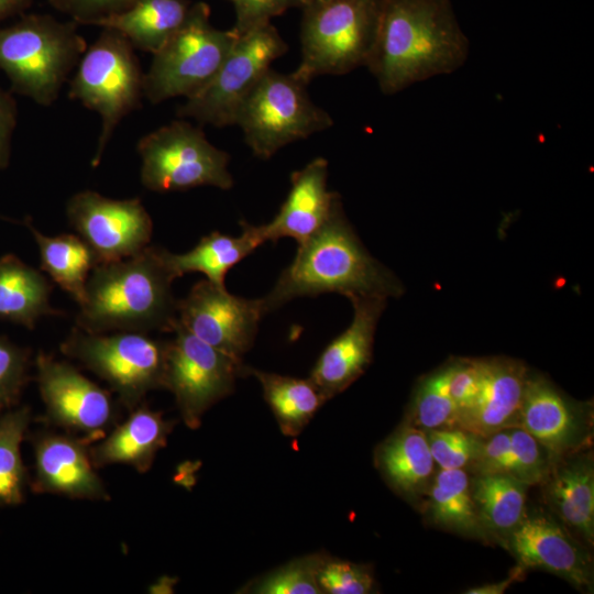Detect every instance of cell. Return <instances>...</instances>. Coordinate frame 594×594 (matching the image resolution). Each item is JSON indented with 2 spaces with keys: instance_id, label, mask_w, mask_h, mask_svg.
Returning <instances> with one entry per match:
<instances>
[{
  "instance_id": "cell-16",
  "label": "cell",
  "mask_w": 594,
  "mask_h": 594,
  "mask_svg": "<svg viewBox=\"0 0 594 594\" xmlns=\"http://www.w3.org/2000/svg\"><path fill=\"white\" fill-rule=\"evenodd\" d=\"M503 544L526 570L541 569L579 590H592L590 554L551 517L526 513Z\"/></svg>"
},
{
  "instance_id": "cell-2",
  "label": "cell",
  "mask_w": 594,
  "mask_h": 594,
  "mask_svg": "<svg viewBox=\"0 0 594 594\" xmlns=\"http://www.w3.org/2000/svg\"><path fill=\"white\" fill-rule=\"evenodd\" d=\"M339 293L353 297H398L403 285L363 246L345 219L341 200L327 221L298 243L293 262L263 297L265 312L302 296Z\"/></svg>"
},
{
  "instance_id": "cell-10",
  "label": "cell",
  "mask_w": 594,
  "mask_h": 594,
  "mask_svg": "<svg viewBox=\"0 0 594 594\" xmlns=\"http://www.w3.org/2000/svg\"><path fill=\"white\" fill-rule=\"evenodd\" d=\"M136 151L141 157V183L151 191H179L200 186L228 190L233 186L229 154L210 143L202 129L184 118L143 135Z\"/></svg>"
},
{
  "instance_id": "cell-13",
  "label": "cell",
  "mask_w": 594,
  "mask_h": 594,
  "mask_svg": "<svg viewBox=\"0 0 594 594\" xmlns=\"http://www.w3.org/2000/svg\"><path fill=\"white\" fill-rule=\"evenodd\" d=\"M35 366L46 422L80 433L89 442L103 438L118 424V404L111 394L74 365L38 352Z\"/></svg>"
},
{
  "instance_id": "cell-21",
  "label": "cell",
  "mask_w": 594,
  "mask_h": 594,
  "mask_svg": "<svg viewBox=\"0 0 594 594\" xmlns=\"http://www.w3.org/2000/svg\"><path fill=\"white\" fill-rule=\"evenodd\" d=\"M327 179L328 162L323 157L292 174L290 190L277 215L258 226L265 242L287 237L301 243L327 221L341 200L337 193L328 190Z\"/></svg>"
},
{
  "instance_id": "cell-18",
  "label": "cell",
  "mask_w": 594,
  "mask_h": 594,
  "mask_svg": "<svg viewBox=\"0 0 594 594\" xmlns=\"http://www.w3.org/2000/svg\"><path fill=\"white\" fill-rule=\"evenodd\" d=\"M590 414L565 397L546 376L528 375L518 426L530 433L552 460L581 451L590 439Z\"/></svg>"
},
{
  "instance_id": "cell-30",
  "label": "cell",
  "mask_w": 594,
  "mask_h": 594,
  "mask_svg": "<svg viewBox=\"0 0 594 594\" xmlns=\"http://www.w3.org/2000/svg\"><path fill=\"white\" fill-rule=\"evenodd\" d=\"M425 495L432 524L461 535L486 538L476 514L471 477L464 469H440Z\"/></svg>"
},
{
  "instance_id": "cell-46",
  "label": "cell",
  "mask_w": 594,
  "mask_h": 594,
  "mask_svg": "<svg viewBox=\"0 0 594 594\" xmlns=\"http://www.w3.org/2000/svg\"><path fill=\"white\" fill-rule=\"evenodd\" d=\"M309 1V0H308Z\"/></svg>"
},
{
  "instance_id": "cell-33",
  "label": "cell",
  "mask_w": 594,
  "mask_h": 594,
  "mask_svg": "<svg viewBox=\"0 0 594 594\" xmlns=\"http://www.w3.org/2000/svg\"><path fill=\"white\" fill-rule=\"evenodd\" d=\"M448 363L417 384L407 424L424 431L457 427L459 411L448 387Z\"/></svg>"
},
{
  "instance_id": "cell-3",
  "label": "cell",
  "mask_w": 594,
  "mask_h": 594,
  "mask_svg": "<svg viewBox=\"0 0 594 594\" xmlns=\"http://www.w3.org/2000/svg\"><path fill=\"white\" fill-rule=\"evenodd\" d=\"M157 246L98 264L90 273L76 327L91 333L116 331L174 332L177 301L175 280Z\"/></svg>"
},
{
  "instance_id": "cell-23",
  "label": "cell",
  "mask_w": 594,
  "mask_h": 594,
  "mask_svg": "<svg viewBox=\"0 0 594 594\" xmlns=\"http://www.w3.org/2000/svg\"><path fill=\"white\" fill-rule=\"evenodd\" d=\"M173 421L145 405L131 410L130 416L90 447V457L96 468L124 464L140 473L147 472L157 452L166 446Z\"/></svg>"
},
{
  "instance_id": "cell-34",
  "label": "cell",
  "mask_w": 594,
  "mask_h": 594,
  "mask_svg": "<svg viewBox=\"0 0 594 594\" xmlns=\"http://www.w3.org/2000/svg\"><path fill=\"white\" fill-rule=\"evenodd\" d=\"M321 554H312L289 562L262 576L245 592L258 594H321L317 570Z\"/></svg>"
},
{
  "instance_id": "cell-26",
  "label": "cell",
  "mask_w": 594,
  "mask_h": 594,
  "mask_svg": "<svg viewBox=\"0 0 594 594\" xmlns=\"http://www.w3.org/2000/svg\"><path fill=\"white\" fill-rule=\"evenodd\" d=\"M53 285L37 270L13 254L0 257V320L34 329L44 316L62 311L50 304Z\"/></svg>"
},
{
  "instance_id": "cell-38",
  "label": "cell",
  "mask_w": 594,
  "mask_h": 594,
  "mask_svg": "<svg viewBox=\"0 0 594 594\" xmlns=\"http://www.w3.org/2000/svg\"><path fill=\"white\" fill-rule=\"evenodd\" d=\"M30 365L31 351L0 336V414L18 404Z\"/></svg>"
},
{
  "instance_id": "cell-45",
  "label": "cell",
  "mask_w": 594,
  "mask_h": 594,
  "mask_svg": "<svg viewBox=\"0 0 594 594\" xmlns=\"http://www.w3.org/2000/svg\"><path fill=\"white\" fill-rule=\"evenodd\" d=\"M33 2L34 0H0V22L25 13Z\"/></svg>"
},
{
  "instance_id": "cell-37",
  "label": "cell",
  "mask_w": 594,
  "mask_h": 594,
  "mask_svg": "<svg viewBox=\"0 0 594 594\" xmlns=\"http://www.w3.org/2000/svg\"><path fill=\"white\" fill-rule=\"evenodd\" d=\"M512 466L509 475L529 485L541 483L553 461L549 452L525 429L509 427Z\"/></svg>"
},
{
  "instance_id": "cell-14",
  "label": "cell",
  "mask_w": 594,
  "mask_h": 594,
  "mask_svg": "<svg viewBox=\"0 0 594 594\" xmlns=\"http://www.w3.org/2000/svg\"><path fill=\"white\" fill-rule=\"evenodd\" d=\"M66 216L99 264L133 256L151 242L153 222L140 198L112 199L81 190L68 199Z\"/></svg>"
},
{
  "instance_id": "cell-43",
  "label": "cell",
  "mask_w": 594,
  "mask_h": 594,
  "mask_svg": "<svg viewBox=\"0 0 594 594\" xmlns=\"http://www.w3.org/2000/svg\"><path fill=\"white\" fill-rule=\"evenodd\" d=\"M18 121V106L11 91L0 85V170L11 158L13 132Z\"/></svg>"
},
{
  "instance_id": "cell-15",
  "label": "cell",
  "mask_w": 594,
  "mask_h": 594,
  "mask_svg": "<svg viewBox=\"0 0 594 594\" xmlns=\"http://www.w3.org/2000/svg\"><path fill=\"white\" fill-rule=\"evenodd\" d=\"M263 299L230 294L208 279L196 283L177 301V323L209 345L242 360L252 346L265 315Z\"/></svg>"
},
{
  "instance_id": "cell-36",
  "label": "cell",
  "mask_w": 594,
  "mask_h": 594,
  "mask_svg": "<svg viewBox=\"0 0 594 594\" xmlns=\"http://www.w3.org/2000/svg\"><path fill=\"white\" fill-rule=\"evenodd\" d=\"M317 582L321 594H367L375 584L367 565L323 554L317 570Z\"/></svg>"
},
{
  "instance_id": "cell-24",
  "label": "cell",
  "mask_w": 594,
  "mask_h": 594,
  "mask_svg": "<svg viewBox=\"0 0 594 594\" xmlns=\"http://www.w3.org/2000/svg\"><path fill=\"white\" fill-rule=\"evenodd\" d=\"M375 465L395 492L416 499L426 494L436 463L426 432L405 422L378 446Z\"/></svg>"
},
{
  "instance_id": "cell-17",
  "label": "cell",
  "mask_w": 594,
  "mask_h": 594,
  "mask_svg": "<svg viewBox=\"0 0 594 594\" xmlns=\"http://www.w3.org/2000/svg\"><path fill=\"white\" fill-rule=\"evenodd\" d=\"M88 442L69 432H36L32 437L33 491L76 499L109 501V492L96 472Z\"/></svg>"
},
{
  "instance_id": "cell-31",
  "label": "cell",
  "mask_w": 594,
  "mask_h": 594,
  "mask_svg": "<svg viewBox=\"0 0 594 594\" xmlns=\"http://www.w3.org/2000/svg\"><path fill=\"white\" fill-rule=\"evenodd\" d=\"M246 371L258 380L263 396L280 431L286 436H297L327 402L310 378H297L253 369Z\"/></svg>"
},
{
  "instance_id": "cell-20",
  "label": "cell",
  "mask_w": 594,
  "mask_h": 594,
  "mask_svg": "<svg viewBox=\"0 0 594 594\" xmlns=\"http://www.w3.org/2000/svg\"><path fill=\"white\" fill-rule=\"evenodd\" d=\"M481 382L470 408L460 414L457 427L479 437L518 426L528 367L509 358L480 359Z\"/></svg>"
},
{
  "instance_id": "cell-22",
  "label": "cell",
  "mask_w": 594,
  "mask_h": 594,
  "mask_svg": "<svg viewBox=\"0 0 594 594\" xmlns=\"http://www.w3.org/2000/svg\"><path fill=\"white\" fill-rule=\"evenodd\" d=\"M547 504L570 529L594 542V465L581 451L551 462L541 481Z\"/></svg>"
},
{
  "instance_id": "cell-35",
  "label": "cell",
  "mask_w": 594,
  "mask_h": 594,
  "mask_svg": "<svg viewBox=\"0 0 594 594\" xmlns=\"http://www.w3.org/2000/svg\"><path fill=\"white\" fill-rule=\"evenodd\" d=\"M425 432L433 461L440 469L471 468L480 455L482 437L460 427Z\"/></svg>"
},
{
  "instance_id": "cell-9",
  "label": "cell",
  "mask_w": 594,
  "mask_h": 594,
  "mask_svg": "<svg viewBox=\"0 0 594 594\" xmlns=\"http://www.w3.org/2000/svg\"><path fill=\"white\" fill-rule=\"evenodd\" d=\"M61 351L107 382L130 411L148 392L163 388L167 341L146 332L91 333L75 326Z\"/></svg>"
},
{
  "instance_id": "cell-27",
  "label": "cell",
  "mask_w": 594,
  "mask_h": 594,
  "mask_svg": "<svg viewBox=\"0 0 594 594\" xmlns=\"http://www.w3.org/2000/svg\"><path fill=\"white\" fill-rule=\"evenodd\" d=\"M191 4L190 0H139L97 26L113 29L135 50L154 54L182 25Z\"/></svg>"
},
{
  "instance_id": "cell-25",
  "label": "cell",
  "mask_w": 594,
  "mask_h": 594,
  "mask_svg": "<svg viewBox=\"0 0 594 594\" xmlns=\"http://www.w3.org/2000/svg\"><path fill=\"white\" fill-rule=\"evenodd\" d=\"M239 237L215 231L204 238L190 251L183 254L170 253L161 248V257L176 279L187 273H202L211 283L226 286L227 273L240 261L265 243L258 226L241 221Z\"/></svg>"
},
{
  "instance_id": "cell-12",
  "label": "cell",
  "mask_w": 594,
  "mask_h": 594,
  "mask_svg": "<svg viewBox=\"0 0 594 594\" xmlns=\"http://www.w3.org/2000/svg\"><path fill=\"white\" fill-rule=\"evenodd\" d=\"M167 341L163 388L175 397L185 425L200 426L205 413L232 393L235 378L246 367L235 359L198 339L178 323Z\"/></svg>"
},
{
  "instance_id": "cell-5",
  "label": "cell",
  "mask_w": 594,
  "mask_h": 594,
  "mask_svg": "<svg viewBox=\"0 0 594 594\" xmlns=\"http://www.w3.org/2000/svg\"><path fill=\"white\" fill-rule=\"evenodd\" d=\"M384 0H309L302 7L301 59L294 73L307 85L318 76L366 66Z\"/></svg>"
},
{
  "instance_id": "cell-29",
  "label": "cell",
  "mask_w": 594,
  "mask_h": 594,
  "mask_svg": "<svg viewBox=\"0 0 594 594\" xmlns=\"http://www.w3.org/2000/svg\"><path fill=\"white\" fill-rule=\"evenodd\" d=\"M24 224L37 244L41 268L80 305L85 299L88 277L99 264L92 249L79 235L47 237L36 230L29 218Z\"/></svg>"
},
{
  "instance_id": "cell-32",
  "label": "cell",
  "mask_w": 594,
  "mask_h": 594,
  "mask_svg": "<svg viewBox=\"0 0 594 594\" xmlns=\"http://www.w3.org/2000/svg\"><path fill=\"white\" fill-rule=\"evenodd\" d=\"M29 407L0 414V506H15L24 501L28 474L21 443L31 421Z\"/></svg>"
},
{
  "instance_id": "cell-44",
  "label": "cell",
  "mask_w": 594,
  "mask_h": 594,
  "mask_svg": "<svg viewBox=\"0 0 594 594\" xmlns=\"http://www.w3.org/2000/svg\"><path fill=\"white\" fill-rule=\"evenodd\" d=\"M527 570L521 565L515 566L509 575L495 583H488L480 586L471 587L464 593L466 594H503L514 582L520 581Z\"/></svg>"
},
{
  "instance_id": "cell-1",
  "label": "cell",
  "mask_w": 594,
  "mask_h": 594,
  "mask_svg": "<svg viewBox=\"0 0 594 594\" xmlns=\"http://www.w3.org/2000/svg\"><path fill=\"white\" fill-rule=\"evenodd\" d=\"M470 42L450 0H384L365 67L384 95L464 65Z\"/></svg>"
},
{
  "instance_id": "cell-4",
  "label": "cell",
  "mask_w": 594,
  "mask_h": 594,
  "mask_svg": "<svg viewBox=\"0 0 594 594\" xmlns=\"http://www.w3.org/2000/svg\"><path fill=\"white\" fill-rule=\"evenodd\" d=\"M78 25L48 13H23L0 28V69L10 91L52 106L88 47Z\"/></svg>"
},
{
  "instance_id": "cell-40",
  "label": "cell",
  "mask_w": 594,
  "mask_h": 594,
  "mask_svg": "<svg viewBox=\"0 0 594 594\" xmlns=\"http://www.w3.org/2000/svg\"><path fill=\"white\" fill-rule=\"evenodd\" d=\"M448 366L449 393L460 416L472 406L477 396L481 382L480 359H455L448 362Z\"/></svg>"
},
{
  "instance_id": "cell-6",
  "label": "cell",
  "mask_w": 594,
  "mask_h": 594,
  "mask_svg": "<svg viewBox=\"0 0 594 594\" xmlns=\"http://www.w3.org/2000/svg\"><path fill=\"white\" fill-rule=\"evenodd\" d=\"M144 73L135 48L120 32L101 28L79 59L68 96L99 114L101 127L91 166L97 167L114 130L141 108Z\"/></svg>"
},
{
  "instance_id": "cell-41",
  "label": "cell",
  "mask_w": 594,
  "mask_h": 594,
  "mask_svg": "<svg viewBox=\"0 0 594 594\" xmlns=\"http://www.w3.org/2000/svg\"><path fill=\"white\" fill-rule=\"evenodd\" d=\"M56 11L77 24L97 25L101 20L118 14L139 0H47Z\"/></svg>"
},
{
  "instance_id": "cell-19",
  "label": "cell",
  "mask_w": 594,
  "mask_h": 594,
  "mask_svg": "<svg viewBox=\"0 0 594 594\" xmlns=\"http://www.w3.org/2000/svg\"><path fill=\"white\" fill-rule=\"evenodd\" d=\"M353 319L318 358L310 380L328 399L356 381L372 361L374 336L386 307L381 297H353Z\"/></svg>"
},
{
  "instance_id": "cell-8",
  "label": "cell",
  "mask_w": 594,
  "mask_h": 594,
  "mask_svg": "<svg viewBox=\"0 0 594 594\" xmlns=\"http://www.w3.org/2000/svg\"><path fill=\"white\" fill-rule=\"evenodd\" d=\"M307 86L294 72L270 68L246 96L235 124L256 157L268 160L282 147L333 125L331 116L311 100Z\"/></svg>"
},
{
  "instance_id": "cell-11",
  "label": "cell",
  "mask_w": 594,
  "mask_h": 594,
  "mask_svg": "<svg viewBox=\"0 0 594 594\" xmlns=\"http://www.w3.org/2000/svg\"><path fill=\"white\" fill-rule=\"evenodd\" d=\"M288 45L270 22L239 34L211 80L177 108L178 118H191L216 128L234 125L239 109Z\"/></svg>"
},
{
  "instance_id": "cell-7",
  "label": "cell",
  "mask_w": 594,
  "mask_h": 594,
  "mask_svg": "<svg viewBox=\"0 0 594 594\" xmlns=\"http://www.w3.org/2000/svg\"><path fill=\"white\" fill-rule=\"evenodd\" d=\"M210 14L208 3H193L182 25L153 54L143 78L144 98L151 103L189 98L215 76L239 34L213 26Z\"/></svg>"
},
{
  "instance_id": "cell-28",
  "label": "cell",
  "mask_w": 594,
  "mask_h": 594,
  "mask_svg": "<svg viewBox=\"0 0 594 594\" xmlns=\"http://www.w3.org/2000/svg\"><path fill=\"white\" fill-rule=\"evenodd\" d=\"M474 475L471 490L480 525L486 537L503 542L526 514L528 485L505 473Z\"/></svg>"
},
{
  "instance_id": "cell-39",
  "label": "cell",
  "mask_w": 594,
  "mask_h": 594,
  "mask_svg": "<svg viewBox=\"0 0 594 594\" xmlns=\"http://www.w3.org/2000/svg\"><path fill=\"white\" fill-rule=\"evenodd\" d=\"M233 4L238 34L270 23L292 8H301L308 0H229Z\"/></svg>"
},
{
  "instance_id": "cell-42",
  "label": "cell",
  "mask_w": 594,
  "mask_h": 594,
  "mask_svg": "<svg viewBox=\"0 0 594 594\" xmlns=\"http://www.w3.org/2000/svg\"><path fill=\"white\" fill-rule=\"evenodd\" d=\"M512 466V441L508 428L482 438L480 455L471 466L474 474L505 473Z\"/></svg>"
}]
</instances>
